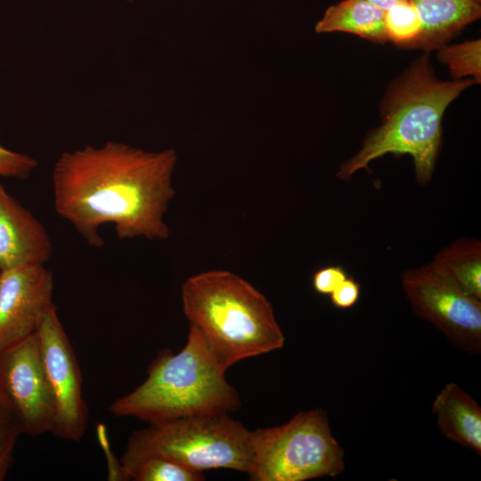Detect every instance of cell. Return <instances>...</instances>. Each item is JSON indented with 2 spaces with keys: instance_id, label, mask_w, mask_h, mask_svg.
I'll return each mask as SVG.
<instances>
[{
  "instance_id": "obj_1",
  "label": "cell",
  "mask_w": 481,
  "mask_h": 481,
  "mask_svg": "<svg viewBox=\"0 0 481 481\" xmlns=\"http://www.w3.org/2000/svg\"><path fill=\"white\" fill-rule=\"evenodd\" d=\"M176 160L173 149L145 151L112 141L64 152L53 168L54 209L94 248L103 246L106 224L118 240H166Z\"/></svg>"
},
{
  "instance_id": "obj_2",
  "label": "cell",
  "mask_w": 481,
  "mask_h": 481,
  "mask_svg": "<svg viewBox=\"0 0 481 481\" xmlns=\"http://www.w3.org/2000/svg\"><path fill=\"white\" fill-rule=\"evenodd\" d=\"M474 84L471 78H438L429 53L424 52L388 84L379 106L380 125L367 133L360 150L340 165L337 176L349 180L386 154H408L418 183H428L441 148L444 112Z\"/></svg>"
},
{
  "instance_id": "obj_3",
  "label": "cell",
  "mask_w": 481,
  "mask_h": 481,
  "mask_svg": "<svg viewBox=\"0 0 481 481\" xmlns=\"http://www.w3.org/2000/svg\"><path fill=\"white\" fill-rule=\"evenodd\" d=\"M181 298L189 323L226 369L284 345L269 300L234 273L213 269L192 275L182 285Z\"/></svg>"
},
{
  "instance_id": "obj_4",
  "label": "cell",
  "mask_w": 481,
  "mask_h": 481,
  "mask_svg": "<svg viewBox=\"0 0 481 481\" xmlns=\"http://www.w3.org/2000/svg\"><path fill=\"white\" fill-rule=\"evenodd\" d=\"M226 371L201 332L190 324L185 346L177 354L161 350L148 368L146 379L114 401L110 411L149 423L227 414L240 407V399L226 380Z\"/></svg>"
},
{
  "instance_id": "obj_5",
  "label": "cell",
  "mask_w": 481,
  "mask_h": 481,
  "mask_svg": "<svg viewBox=\"0 0 481 481\" xmlns=\"http://www.w3.org/2000/svg\"><path fill=\"white\" fill-rule=\"evenodd\" d=\"M250 433L228 414L150 423L132 434L120 465L159 456L200 473L228 469L249 474L252 463Z\"/></svg>"
},
{
  "instance_id": "obj_6",
  "label": "cell",
  "mask_w": 481,
  "mask_h": 481,
  "mask_svg": "<svg viewBox=\"0 0 481 481\" xmlns=\"http://www.w3.org/2000/svg\"><path fill=\"white\" fill-rule=\"evenodd\" d=\"M254 481H304L336 477L345 469L344 450L322 409L297 413L287 423L250 433Z\"/></svg>"
},
{
  "instance_id": "obj_7",
  "label": "cell",
  "mask_w": 481,
  "mask_h": 481,
  "mask_svg": "<svg viewBox=\"0 0 481 481\" xmlns=\"http://www.w3.org/2000/svg\"><path fill=\"white\" fill-rule=\"evenodd\" d=\"M402 287L412 312L438 329L458 349L481 350V299L463 291L431 264L409 269Z\"/></svg>"
},
{
  "instance_id": "obj_8",
  "label": "cell",
  "mask_w": 481,
  "mask_h": 481,
  "mask_svg": "<svg viewBox=\"0 0 481 481\" xmlns=\"http://www.w3.org/2000/svg\"><path fill=\"white\" fill-rule=\"evenodd\" d=\"M0 401L31 436L53 433L55 403L37 332L0 351Z\"/></svg>"
},
{
  "instance_id": "obj_9",
  "label": "cell",
  "mask_w": 481,
  "mask_h": 481,
  "mask_svg": "<svg viewBox=\"0 0 481 481\" xmlns=\"http://www.w3.org/2000/svg\"><path fill=\"white\" fill-rule=\"evenodd\" d=\"M37 335L55 403L53 434L78 442L86 433L88 409L83 396L78 363L55 306L45 314Z\"/></svg>"
},
{
  "instance_id": "obj_10",
  "label": "cell",
  "mask_w": 481,
  "mask_h": 481,
  "mask_svg": "<svg viewBox=\"0 0 481 481\" xmlns=\"http://www.w3.org/2000/svg\"><path fill=\"white\" fill-rule=\"evenodd\" d=\"M53 296V276L45 265L0 272V351L37 332Z\"/></svg>"
},
{
  "instance_id": "obj_11",
  "label": "cell",
  "mask_w": 481,
  "mask_h": 481,
  "mask_svg": "<svg viewBox=\"0 0 481 481\" xmlns=\"http://www.w3.org/2000/svg\"><path fill=\"white\" fill-rule=\"evenodd\" d=\"M53 251L44 224L0 181V272L45 265Z\"/></svg>"
},
{
  "instance_id": "obj_12",
  "label": "cell",
  "mask_w": 481,
  "mask_h": 481,
  "mask_svg": "<svg viewBox=\"0 0 481 481\" xmlns=\"http://www.w3.org/2000/svg\"><path fill=\"white\" fill-rule=\"evenodd\" d=\"M431 409L444 436L481 455V408L465 390L454 382L445 384Z\"/></svg>"
},
{
  "instance_id": "obj_13",
  "label": "cell",
  "mask_w": 481,
  "mask_h": 481,
  "mask_svg": "<svg viewBox=\"0 0 481 481\" xmlns=\"http://www.w3.org/2000/svg\"><path fill=\"white\" fill-rule=\"evenodd\" d=\"M421 23V33L414 49L437 50L481 16L475 0H409Z\"/></svg>"
},
{
  "instance_id": "obj_14",
  "label": "cell",
  "mask_w": 481,
  "mask_h": 481,
  "mask_svg": "<svg viewBox=\"0 0 481 481\" xmlns=\"http://www.w3.org/2000/svg\"><path fill=\"white\" fill-rule=\"evenodd\" d=\"M317 33L345 32L373 43L387 41L385 11L366 0H343L330 6L316 23Z\"/></svg>"
},
{
  "instance_id": "obj_15",
  "label": "cell",
  "mask_w": 481,
  "mask_h": 481,
  "mask_svg": "<svg viewBox=\"0 0 481 481\" xmlns=\"http://www.w3.org/2000/svg\"><path fill=\"white\" fill-rule=\"evenodd\" d=\"M463 291L481 299V242L457 240L441 249L430 263Z\"/></svg>"
},
{
  "instance_id": "obj_16",
  "label": "cell",
  "mask_w": 481,
  "mask_h": 481,
  "mask_svg": "<svg viewBox=\"0 0 481 481\" xmlns=\"http://www.w3.org/2000/svg\"><path fill=\"white\" fill-rule=\"evenodd\" d=\"M125 479L135 481H201L203 473L191 470L171 460L147 456L121 466Z\"/></svg>"
},
{
  "instance_id": "obj_17",
  "label": "cell",
  "mask_w": 481,
  "mask_h": 481,
  "mask_svg": "<svg viewBox=\"0 0 481 481\" xmlns=\"http://www.w3.org/2000/svg\"><path fill=\"white\" fill-rule=\"evenodd\" d=\"M438 61L447 66L452 79H473L481 82V40L476 38L453 45H444L437 50Z\"/></svg>"
},
{
  "instance_id": "obj_18",
  "label": "cell",
  "mask_w": 481,
  "mask_h": 481,
  "mask_svg": "<svg viewBox=\"0 0 481 481\" xmlns=\"http://www.w3.org/2000/svg\"><path fill=\"white\" fill-rule=\"evenodd\" d=\"M385 29L387 41L398 47L414 49L421 23L413 5L406 1L385 12Z\"/></svg>"
},
{
  "instance_id": "obj_19",
  "label": "cell",
  "mask_w": 481,
  "mask_h": 481,
  "mask_svg": "<svg viewBox=\"0 0 481 481\" xmlns=\"http://www.w3.org/2000/svg\"><path fill=\"white\" fill-rule=\"evenodd\" d=\"M22 426L14 412L0 401V481L4 480L13 459V452Z\"/></svg>"
},
{
  "instance_id": "obj_20",
  "label": "cell",
  "mask_w": 481,
  "mask_h": 481,
  "mask_svg": "<svg viewBox=\"0 0 481 481\" xmlns=\"http://www.w3.org/2000/svg\"><path fill=\"white\" fill-rule=\"evenodd\" d=\"M37 167L34 158L0 145V178L26 179Z\"/></svg>"
},
{
  "instance_id": "obj_21",
  "label": "cell",
  "mask_w": 481,
  "mask_h": 481,
  "mask_svg": "<svg viewBox=\"0 0 481 481\" xmlns=\"http://www.w3.org/2000/svg\"><path fill=\"white\" fill-rule=\"evenodd\" d=\"M347 277L346 271L339 265H329L318 269L313 275L312 285L315 292L321 295L330 293Z\"/></svg>"
},
{
  "instance_id": "obj_22",
  "label": "cell",
  "mask_w": 481,
  "mask_h": 481,
  "mask_svg": "<svg viewBox=\"0 0 481 481\" xmlns=\"http://www.w3.org/2000/svg\"><path fill=\"white\" fill-rule=\"evenodd\" d=\"M360 292V284L353 277H346L330 293V301L337 308L347 309L357 303Z\"/></svg>"
},
{
  "instance_id": "obj_23",
  "label": "cell",
  "mask_w": 481,
  "mask_h": 481,
  "mask_svg": "<svg viewBox=\"0 0 481 481\" xmlns=\"http://www.w3.org/2000/svg\"><path fill=\"white\" fill-rule=\"evenodd\" d=\"M366 1L386 12L398 4H401L409 0H366Z\"/></svg>"
},
{
  "instance_id": "obj_24",
  "label": "cell",
  "mask_w": 481,
  "mask_h": 481,
  "mask_svg": "<svg viewBox=\"0 0 481 481\" xmlns=\"http://www.w3.org/2000/svg\"><path fill=\"white\" fill-rule=\"evenodd\" d=\"M477 3L480 4L481 0H475Z\"/></svg>"
},
{
  "instance_id": "obj_25",
  "label": "cell",
  "mask_w": 481,
  "mask_h": 481,
  "mask_svg": "<svg viewBox=\"0 0 481 481\" xmlns=\"http://www.w3.org/2000/svg\"><path fill=\"white\" fill-rule=\"evenodd\" d=\"M128 2H133L134 0H127Z\"/></svg>"
}]
</instances>
